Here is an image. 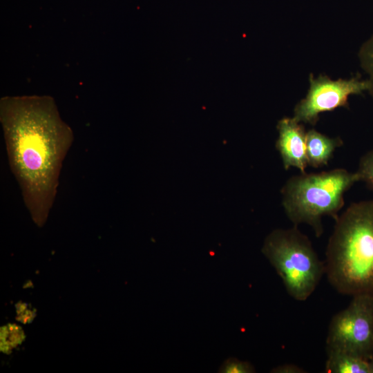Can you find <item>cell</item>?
Instances as JSON below:
<instances>
[{"label":"cell","instance_id":"7","mask_svg":"<svg viewBox=\"0 0 373 373\" xmlns=\"http://www.w3.org/2000/svg\"><path fill=\"white\" fill-rule=\"evenodd\" d=\"M278 137L276 149L278 151L283 166L287 171L298 169L305 173L307 164L306 155V131L302 123L292 117H283L277 124Z\"/></svg>","mask_w":373,"mask_h":373},{"label":"cell","instance_id":"13","mask_svg":"<svg viewBox=\"0 0 373 373\" xmlns=\"http://www.w3.org/2000/svg\"><path fill=\"white\" fill-rule=\"evenodd\" d=\"M219 372L223 373H252L256 371L253 365L249 362L229 358L222 363Z\"/></svg>","mask_w":373,"mask_h":373},{"label":"cell","instance_id":"8","mask_svg":"<svg viewBox=\"0 0 373 373\" xmlns=\"http://www.w3.org/2000/svg\"><path fill=\"white\" fill-rule=\"evenodd\" d=\"M343 144L339 137H331L315 129L306 132L307 164L313 168L327 165L334 151Z\"/></svg>","mask_w":373,"mask_h":373},{"label":"cell","instance_id":"5","mask_svg":"<svg viewBox=\"0 0 373 373\" xmlns=\"http://www.w3.org/2000/svg\"><path fill=\"white\" fill-rule=\"evenodd\" d=\"M326 350L373 357V296H352L349 305L329 325Z\"/></svg>","mask_w":373,"mask_h":373},{"label":"cell","instance_id":"15","mask_svg":"<svg viewBox=\"0 0 373 373\" xmlns=\"http://www.w3.org/2000/svg\"><path fill=\"white\" fill-rule=\"evenodd\" d=\"M372 360L373 361V357H372Z\"/></svg>","mask_w":373,"mask_h":373},{"label":"cell","instance_id":"3","mask_svg":"<svg viewBox=\"0 0 373 373\" xmlns=\"http://www.w3.org/2000/svg\"><path fill=\"white\" fill-rule=\"evenodd\" d=\"M358 182L361 179L356 171L343 168L300 173L288 178L282 187V205L294 225L308 224L321 237L323 218H337L345 204V193Z\"/></svg>","mask_w":373,"mask_h":373},{"label":"cell","instance_id":"11","mask_svg":"<svg viewBox=\"0 0 373 373\" xmlns=\"http://www.w3.org/2000/svg\"><path fill=\"white\" fill-rule=\"evenodd\" d=\"M24 339V334L17 325L9 324L1 328V348L4 352H10Z\"/></svg>","mask_w":373,"mask_h":373},{"label":"cell","instance_id":"12","mask_svg":"<svg viewBox=\"0 0 373 373\" xmlns=\"http://www.w3.org/2000/svg\"><path fill=\"white\" fill-rule=\"evenodd\" d=\"M356 172L361 181L373 190V150L367 151L360 158Z\"/></svg>","mask_w":373,"mask_h":373},{"label":"cell","instance_id":"6","mask_svg":"<svg viewBox=\"0 0 373 373\" xmlns=\"http://www.w3.org/2000/svg\"><path fill=\"white\" fill-rule=\"evenodd\" d=\"M368 89V81L358 76L333 80L326 75L316 78L310 75L307 94L295 106L293 117L298 122L315 125L321 113L348 107L350 95L361 94Z\"/></svg>","mask_w":373,"mask_h":373},{"label":"cell","instance_id":"1","mask_svg":"<svg viewBox=\"0 0 373 373\" xmlns=\"http://www.w3.org/2000/svg\"><path fill=\"white\" fill-rule=\"evenodd\" d=\"M0 121L11 171L32 220L41 227L56 198L73 131L49 96L2 97Z\"/></svg>","mask_w":373,"mask_h":373},{"label":"cell","instance_id":"9","mask_svg":"<svg viewBox=\"0 0 373 373\" xmlns=\"http://www.w3.org/2000/svg\"><path fill=\"white\" fill-rule=\"evenodd\" d=\"M325 372L328 373H373V361L352 354L327 352Z\"/></svg>","mask_w":373,"mask_h":373},{"label":"cell","instance_id":"14","mask_svg":"<svg viewBox=\"0 0 373 373\" xmlns=\"http://www.w3.org/2000/svg\"><path fill=\"white\" fill-rule=\"evenodd\" d=\"M271 372L275 373H303L304 370L299 366L294 364H283L277 366L272 370Z\"/></svg>","mask_w":373,"mask_h":373},{"label":"cell","instance_id":"10","mask_svg":"<svg viewBox=\"0 0 373 373\" xmlns=\"http://www.w3.org/2000/svg\"><path fill=\"white\" fill-rule=\"evenodd\" d=\"M358 59L363 70L367 73L368 92L373 99V35L365 41L358 51Z\"/></svg>","mask_w":373,"mask_h":373},{"label":"cell","instance_id":"4","mask_svg":"<svg viewBox=\"0 0 373 373\" xmlns=\"http://www.w3.org/2000/svg\"><path fill=\"white\" fill-rule=\"evenodd\" d=\"M262 252L281 278L288 294L306 300L325 274V262L298 226L276 229L265 239Z\"/></svg>","mask_w":373,"mask_h":373},{"label":"cell","instance_id":"2","mask_svg":"<svg viewBox=\"0 0 373 373\" xmlns=\"http://www.w3.org/2000/svg\"><path fill=\"white\" fill-rule=\"evenodd\" d=\"M324 262L338 293L373 296V200L352 202L337 216Z\"/></svg>","mask_w":373,"mask_h":373}]
</instances>
